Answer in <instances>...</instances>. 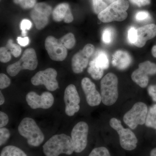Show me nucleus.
I'll list each match as a JSON object with an SVG mask.
<instances>
[{"mask_svg":"<svg viewBox=\"0 0 156 156\" xmlns=\"http://www.w3.org/2000/svg\"><path fill=\"white\" fill-rule=\"evenodd\" d=\"M129 7L127 0H117L101 11L98 15V19L103 23L122 21L128 17L127 11Z\"/></svg>","mask_w":156,"mask_h":156,"instance_id":"7ed1b4c3","label":"nucleus"},{"mask_svg":"<svg viewBox=\"0 0 156 156\" xmlns=\"http://www.w3.org/2000/svg\"><path fill=\"white\" fill-rule=\"evenodd\" d=\"M0 156H27L24 151L17 147L9 145L3 148Z\"/></svg>","mask_w":156,"mask_h":156,"instance_id":"aec40b11","label":"nucleus"},{"mask_svg":"<svg viewBox=\"0 0 156 156\" xmlns=\"http://www.w3.org/2000/svg\"><path fill=\"white\" fill-rule=\"evenodd\" d=\"M0 105H2L3 104L5 103V99L4 95H3L2 92H0Z\"/></svg>","mask_w":156,"mask_h":156,"instance_id":"ea45409f","label":"nucleus"},{"mask_svg":"<svg viewBox=\"0 0 156 156\" xmlns=\"http://www.w3.org/2000/svg\"><path fill=\"white\" fill-rule=\"evenodd\" d=\"M92 5L94 12L98 14L108 7L107 4L103 0H92Z\"/></svg>","mask_w":156,"mask_h":156,"instance_id":"bb28decb","label":"nucleus"},{"mask_svg":"<svg viewBox=\"0 0 156 156\" xmlns=\"http://www.w3.org/2000/svg\"><path fill=\"white\" fill-rule=\"evenodd\" d=\"M88 133L89 126L84 122H79L73 128L71 138L75 152L81 153L87 147Z\"/></svg>","mask_w":156,"mask_h":156,"instance_id":"9d476101","label":"nucleus"},{"mask_svg":"<svg viewBox=\"0 0 156 156\" xmlns=\"http://www.w3.org/2000/svg\"><path fill=\"white\" fill-rule=\"evenodd\" d=\"M118 79L115 74L108 73L101 81V101L105 105L114 104L119 97Z\"/></svg>","mask_w":156,"mask_h":156,"instance_id":"20e7f679","label":"nucleus"},{"mask_svg":"<svg viewBox=\"0 0 156 156\" xmlns=\"http://www.w3.org/2000/svg\"><path fill=\"white\" fill-rule=\"evenodd\" d=\"M38 60L35 51L33 48H27L23 52L18 61L10 65L7 68V72L11 76H17L22 70H34L37 68Z\"/></svg>","mask_w":156,"mask_h":156,"instance_id":"39448f33","label":"nucleus"},{"mask_svg":"<svg viewBox=\"0 0 156 156\" xmlns=\"http://www.w3.org/2000/svg\"><path fill=\"white\" fill-rule=\"evenodd\" d=\"M149 13L146 11H140L137 12L135 15L136 20L138 21H144L150 18Z\"/></svg>","mask_w":156,"mask_h":156,"instance_id":"f704fd0d","label":"nucleus"},{"mask_svg":"<svg viewBox=\"0 0 156 156\" xmlns=\"http://www.w3.org/2000/svg\"><path fill=\"white\" fill-rule=\"evenodd\" d=\"M17 42L20 46L25 47L27 46L29 44V39L28 37H25L22 38L21 37H18L17 38Z\"/></svg>","mask_w":156,"mask_h":156,"instance_id":"58836bf2","label":"nucleus"},{"mask_svg":"<svg viewBox=\"0 0 156 156\" xmlns=\"http://www.w3.org/2000/svg\"><path fill=\"white\" fill-rule=\"evenodd\" d=\"M81 86L89 106L94 107L99 105L101 101V95L96 89L95 84L89 78L85 77L81 81Z\"/></svg>","mask_w":156,"mask_h":156,"instance_id":"dca6fc26","label":"nucleus"},{"mask_svg":"<svg viewBox=\"0 0 156 156\" xmlns=\"http://www.w3.org/2000/svg\"><path fill=\"white\" fill-rule=\"evenodd\" d=\"M32 23L27 19L23 20L20 23V29L22 30V36L25 37L27 35V30H30L32 27Z\"/></svg>","mask_w":156,"mask_h":156,"instance_id":"7c9ffc66","label":"nucleus"},{"mask_svg":"<svg viewBox=\"0 0 156 156\" xmlns=\"http://www.w3.org/2000/svg\"><path fill=\"white\" fill-rule=\"evenodd\" d=\"M93 60L96 65L104 70L107 69L109 66L108 57L104 51H100Z\"/></svg>","mask_w":156,"mask_h":156,"instance_id":"5701e85b","label":"nucleus"},{"mask_svg":"<svg viewBox=\"0 0 156 156\" xmlns=\"http://www.w3.org/2000/svg\"><path fill=\"white\" fill-rule=\"evenodd\" d=\"M10 136L9 131L7 128H1L0 129V145L5 144Z\"/></svg>","mask_w":156,"mask_h":156,"instance_id":"c756f323","label":"nucleus"},{"mask_svg":"<svg viewBox=\"0 0 156 156\" xmlns=\"http://www.w3.org/2000/svg\"><path fill=\"white\" fill-rule=\"evenodd\" d=\"M104 70L96 65L94 60H92L89 62L88 72L94 80H100L103 76Z\"/></svg>","mask_w":156,"mask_h":156,"instance_id":"4be33fe9","label":"nucleus"},{"mask_svg":"<svg viewBox=\"0 0 156 156\" xmlns=\"http://www.w3.org/2000/svg\"><path fill=\"white\" fill-rule=\"evenodd\" d=\"M137 40L134 45L137 48H143L148 40L156 36V25L154 24H147L136 29Z\"/></svg>","mask_w":156,"mask_h":156,"instance_id":"f3484780","label":"nucleus"},{"mask_svg":"<svg viewBox=\"0 0 156 156\" xmlns=\"http://www.w3.org/2000/svg\"><path fill=\"white\" fill-rule=\"evenodd\" d=\"M105 2H106L107 3H108V4H112V3L114 2H116L117 0H105Z\"/></svg>","mask_w":156,"mask_h":156,"instance_id":"37998d69","label":"nucleus"},{"mask_svg":"<svg viewBox=\"0 0 156 156\" xmlns=\"http://www.w3.org/2000/svg\"><path fill=\"white\" fill-rule=\"evenodd\" d=\"M145 124L148 128L156 129V104L154 105L148 110Z\"/></svg>","mask_w":156,"mask_h":156,"instance_id":"412c9836","label":"nucleus"},{"mask_svg":"<svg viewBox=\"0 0 156 156\" xmlns=\"http://www.w3.org/2000/svg\"><path fill=\"white\" fill-rule=\"evenodd\" d=\"M23 0H14V2L16 4H20Z\"/></svg>","mask_w":156,"mask_h":156,"instance_id":"c03bdc74","label":"nucleus"},{"mask_svg":"<svg viewBox=\"0 0 156 156\" xmlns=\"http://www.w3.org/2000/svg\"><path fill=\"white\" fill-rule=\"evenodd\" d=\"M70 9L69 6L67 3L59 4L54 9L52 13L53 18L56 22H60L64 20L68 11Z\"/></svg>","mask_w":156,"mask_h":156,"instance_id":"6ab92c4d","label":"nucleus"},{"mask_svg":"<svg viewBox=\"0 0 156 156\" xmlns=\"http://www.w3.org/2000/svg\"><path fill=\"white\" fill-rule=\"evenodd\" d=\"M132 4L139 7H143L151 4V0H129Z\"/></svg>","mask_w":156,"mask_h":156,"instance_id":"4c0bfd02","label":"nucleus"},{"mask_svg":"<svg viewBox=\"0 0 156 156\" xmlns=\"http://www.w3.org/2000/svg\"><path fill=\"white\" fill-rule=\"evenodd\" d=\"M18 132L27 140L30 145L38 147L44 141V136L35 121L30 118H25L20 123Z\"/></svg>","mask_w":156,"mask_h":156,"instance_id":"f03ea898","label":"nucleus"},{"mask_svg":"<svg viewBox=\"0 0 156 156\" xmlns=\"http://www.w3.org/2000/svg\"><path fill=\"white\" fill-rule=\"evenodd\" d=\"M52 12L51 6L45 3L37 4L31 11V18L33 20L36 27L41 30L48 25L49 17Z\"/></svg>","mask_w":156,"mask_h":156,"instance_id":"f8f14e48","label":"nucleus"},{"mask_svg":"<svg viewBox=\"0 0 156 156\" xmlns=\"http://www.w3.org/2000/svg\"><path fill=\"white\" fill-rule=\"evenodd\" d=\"M151 53L153 56L156 58V45L153 46L152 48Z\"/></svg>","mask_w":156,"mask_h":156,"instance_id":"a19ab883","label":"nucleus"},{"mask_svg":"<svg viewBox=\"0 0 156 156\" xmlns=\"http://www.w3.org/2000/svg\"><path fill=\"white\" fill-rule=\"evenodd\" d=\"M43 148L46 156H58L62 154L71 155L74 151L71 137L64 134L53 135L45 143Z\"/></svg>","mask_w":156,"mask_h":156,"instance_id":"f257e3e1","label":"nucleus"},{"mask_svg":"<svg viewBox=\"0 0 156 156\" xmlns=\"http://www.w3.org/2000/svg\"><path fill=\"white\" fill-rule=\"evenodd\" d=\"M11 54L6 47H2L0 48V61L4 63L8 62L11 59Z\"/></svg>","mask_w":156,"mask_h":156,"instance_id":"c85d7f7f","label":"nucleus"},{"mask_svg":"<svg viewBox=\"0 0 156 156\" xmlns=\"http://www.w3.org/2000/svg\"><path fill=\"white\" fill-rule=\"evenodd\" d=\"M57 76L56 70L49 68L37 73L31 78V82L34 86L44 85L49 91H54L58 87V81L56 80Z\"/></svg>","mask_w":156,"mask_h":156,"instance_id":"6e6552de","label":"nucleus"},{"mask_svg":"<svg viewBox=\"0 0 156 156\" xmlns=\"http://www.w3.org/2000/svg\"><path fill=\"white\" fill-rule=\"evenodd\" d=\"M45 47L50 58L54 61H63L67 56V49L59 40L52 36L46 38Z\"/></svg>","mask_w":156,"mask_h":156,"instance_id":"ddd939ff","label":"nucleus"},{"mask_svg":"<svg viewBox=\"0 0 156 156\" xmlns=\"http://www.w3.org/2000/svg\"><path fill=\"white\" fill-rule=\"evenodd\" d=\"M114 31L112 29L108 27L103 30L102 34V40L104 43L109 44L112 42L113 40Z\"/></svg>","mask_w":156,"mask_h":156,"instance_id":"a878e982","label":"nucleus"},{"mask_svg":"<svg viewBox=\"0 0 156 156\" xmlns=\"http://www.w3.org/2000/svg\"><path fill=\"white\" fill-rule=\"evenodd\" d=\"M156 74V64L151 61H146L139 64V67L131 74L132 80L141 88L147 87L149 76Z\"/></svg>","mask_w":156,"mask_h":156,"instance_id":"1a4fd4ad","label":"nucleus"},{"mask_svg":"<svg viewBox=\"0 0 156 156\" xmlns=\"http://www.w3.org/2000/svg\"><path fill=\"white\" fill-rule=\"evenodd\" d=\"M147 92L153 101L156 102V85L150 86L148 88Z\"/></svg>","mask_w":156,"mask_h":156,"instance_id":"e433bc0d","label":"nucleus"},{"mask_svg":"<svg viewBox=\"0 0 156 156\" xmlns=\"http://www.w3.org/2000/svg\"><path fill=\"white\" fill-rule=\"evenodd\" d=\"M58 40L60 43L67 49H72L76 44V39L74 35L71 33L66 34Z\"/></svg>","mask_w":156,"mask_h":156,"instance_id":"b1692460","label":"nucleus"},{"mask_svg":"<svg viewBox=\"0 0 156 156\" xmlns=\"http://www.w3.org/2000/svg\"><path fill=\"white\" fill-rule=\"evenodd\" d=\"M26 100L31 108L48 109L54 103V98L50 92H45L39 95L34 92H29L26 97Z\"/></svg>","mask_w":156,"mask_h":156,"instance_id":"2eb2a0df","label":"nucleus"},{"mask_svg":"<svg viewBox=\"0 0 156 156\" xmlns=\"http://www.w3.org/2000/svg\"><path fill=\"white\" fill-rule=\"evenodd\" d=\"M150 156H156V147L151 151Z\"/></svg>","mask_w":156,"mask_h":156,"instance_id":"79ce46f5","label":"nucleus"},{"mask_svg":"<svg viewBox=\"0 0 156 156\" xmlns=\"http://www.w3.org/2000/svg\"><path fill=\"white\" fill-rule=\"evenodd\" d=\"M10 78L4 73L0 74V89H3L7 88L11 84Z\"/></svg>","mask_w":156,"mask_h":156,"instance_id":"2f4dec72","label":"nucleus"},{"mask_svg":"<svg viewBox=\"0 0 156 156\" xmlns=\"http://www.w3.org/2000/svg\"><path fill=\"white\" fill-rule=\"evenodd\" d=\"M6 48L10 50L11 54L15 57H18L21 54L22 51L21 48L17 44H14L11 39L9 40Z\"/></svg>","mask_w":156,"mask_h":156,"instance_id":"393cba45","label":"nucleus"},{"mask_svg":"<svg viewBox=\"0 0 156 156\" xmlns=\"http://www.w3.org/2000/svg\"><path fill=\"white\" fill-rule=\"evenodd\" d=\"M147 112L148 108L146 104L136 102L124 115L123 121L129 128L135 129L139 125L145 124Z\"/></svg>","mask_w":156,"mask_h":156,"instance_id":"0eeeda50","label":"nucleus"},{"mask_svg":"<svg viewBox=\"0 0 156 156\" xmlns=\"http://www.w3.org/2000/svg\"><path fill=\"white\" fill-rule=\"evenodd\" d=\"M128 40L131 44H134L137 40V31L134 27L129 29L128 31Z\"/></svg>","mask_w":156,"mask_h":156,"instance_id":"473e14b6","label":"nucleus"},{"mask_svg":"<svg viewBox=\"0 0 156 156\" xmlns=\"http://www.w3.org/2000/svg\"><path fill=\"white\" fill-rule=\"evenodd\" d=\"M9 118L8 116L4 112H0V127L3 128L8 124Z\"/></svg>","mask_w":156,"mask_h":156,"instance_id":"c9c22d12","label":"nucleus"},{"mask_svg":"<svg viewBox=\"0 0 156 156\" xmlns=\"http://www.w3.org/2000/svg\"><path fill=\"white\" fill-rule=\"evenodd\" d=\"M95 51V47L92 44L86 45L83 50L76 53L72 59V68L73 72L79 74L83 71L89 64V58Z\"/></svg>","mask_w":156,"mask_h":156,"instance_id":"9b49d317","label":"nucleus"},{"mask_svg":"<svg viewBox=\"0 0 156 156\" xmlns=\"http://www.w3.org/2000/svg\"><path fill=\"white\" fill-rule=\"evenodd\" d=\"M132 58L128 52L122 50H117L112 56L113 65L120 70L128 68L131 63Z\"/></svg>","mask_w":156,"mask_h":156,"instance_id":"a211bd4d","label":"nucleus"},{"mask_svg":"<svg viewBox=\"0 0 156 156\" xmlns=\"http://www.w3.org/2000/svg\"><path fill=\"white\" fill-rule=\"evenodd\" d=\"M65 104V113L69 116H73L79 111L80 98L74 85H69L65 90L64 95Z\"/></svg>","mask_w":156,"mask_h":156,"instance_id":"4468645a","label":"nucleus"},{"mask_svg":"<svg viewBox=\"0 0 156 156\" xmlns=\"http://www.w3.org/2000/svg\"><path fill=\"white\" fill-rule=\"evenodd\" d=\"M110 126L117 131L119 136L120 145L124 149L132 151L137 146V139L136 135L129 128L123 127L121 121L116 118H113L109 122Z\"/></svg>","mask_w":156,"mask_h":156,"instance_id":"423d86ee","label":"nucleus"},{"mask_svg":"<svg viewBox=\"0 0 156 156\" xmlns=\"http://www.w3.org/2000/svg\"><path fill=\"white\" fill-rule=\"evenodd\" d=\"M36 4V0H23L20 5L23 9H26L34 8Z\"/></svg>","mask_w":156,"mask_h":156,"instance_id":"72a5a7b5","label":"nucleus"},{"mask_svg":"<svg viewBox=\"0 0 156 156\" xmlns=\"http://www.w3.org/2000/svg\"><path fill=\"white\" fill-rule=\"evenodd\" d=\"M89 156H111L107 148L103 147H96L92 150Z\"/></svg>","mask_w":156,"mask_h":156,"instance_id":"cd10ccee","label":"nucleus"}]
</instances>
